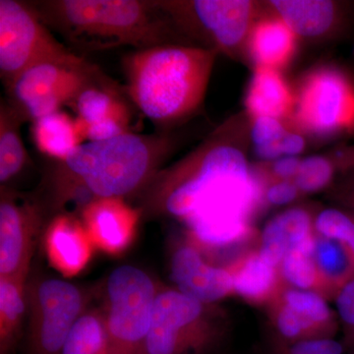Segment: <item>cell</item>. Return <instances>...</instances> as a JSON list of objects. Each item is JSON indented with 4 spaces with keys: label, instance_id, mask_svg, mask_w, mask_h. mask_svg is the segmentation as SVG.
Returning a JSON list of instances; mask_svg holds the SVG:
<instances>
[{
    "label": "cell",
    "instance_id": "obj_38",
    "mask_svg": "<svg viewBox=\"0 0 354 354\" xmlns=\"http://www.w3.org/2000/svg\"><path fill=\"white\" fill-rule=\"evenodd\" d=\"M346 202L351 209V213L354 214V189L346 191Z\"/></svg>",
    "mask_w": 354,
    "mask_h": 354
},
{
    "label": "cell",
    "instance_id": "obj_6",
    "mask_svg": "<svg viewBox=\"0 0 354 354\" xmlns=\"http://www.w3.org/2000/svg\"><path fill=\"white\" fill-rule=\"evenodd\" d=\"M223 334L214 304L160 286L146 344V354H209Z\"/></svg>",
    "mask_w": 354,
    "mask_h": 354
},
{
    "label": "cell",
    "instance_id": "obj_15",
    "mask_svg": "<svg viewBox=\"0 0 354 354\" xmlns=\"http://www.w3.org/2000/svg\"><path fill=\"white\" fill-rule=\"evenodd\" d=\"M171 277L177 290L206 304H215L234 292L227 268L209 265L192 242L179 244L171 257Z\"/></svg>",
    "mask_w": 354,
    "mask_h": 354
},
{
    "label": "cell",
    "instance_id": "obj_13",
    "mask_svg": "<svg viewBox=\"0 0 354 354\" xmlns=\"http://www.w3.org/2000/svg\"><path fill=\"white\" fill-rule=\"evenodd\" d=\"M68 108L82 127L86 141H102L133 132L134 108L124 86L101 68L76 95Z\"/></svg>",
    "mask_w": 354,
    "mask_h": 354
},
{
    "label": "cell",
    "instance_id": "obj_22",
    "mask_svg": "<svg viewBox=\"0 0 354 354\" xmlns=\"http://www.w3.org/2000/svg\"><path fill=\"white\" fill-rule=\"evenodd\" d=\"M24 121L6 99L0 102V184L7 186L31 162L21 127Z\"/></svg>",
    "mask_w": 354,
    "mask_h": 354
},
{
    "label": "cell",
    "instance_id": "obj_18",
    "mask_svg": "<svg viewBox=\"0 0 354 354\" xmlns=\"http://www.w3.org/2000/svg\"><path fill=\"white\" fill-rule=\"evenodd\" d=\"M297 39L279 18L268 11L254 24L245 51L255 67L281 71L295 55Z\"/></svg>",
    "mask_w": 354,
    "mask_h": 354
},
{
    "label": "cell",
    "instance_id": "obj_19",
    "mask_svg": "<svg viewBox=\"0 0 354 354\" xmlns=\"http://www.w3.org/2000/svg\"><path fill=\"white\" fill-rule=\"evenodd\" d=\"M245 104L250 118L272 116L288 120L295 106V92L279 70L255 67L247 90Z\"/></svg>",
    "mask_w": 354,
    "mask_h": 354
},
{
    "label": "cell",
    "instance_id": "obj_33",
    "mask_svg": "<svg viewBox=\"0 0 354 354\" xmlns=\"http://www.w3.org/2000/svg\"><path fill=\"white\" fill-rule=\"evenodd\" d=\"M288 131L285 121L272 116H257L251 118L249 137L253 147H260L281 141Z\"/></svg>",
    "mask_w": 354,
    "mask_h": 354
},
{
    "label": "cell",
    "instance_id": "obj_1",
    "mask_svg": "<svg viewBox=\"0 0 354 354\" xmlns=\"http://www.w3.org/2000/svg\"><path fill=\"white\" fill-rule=\"evenodd\" d=\"M241 122L239 116L225 121L158 172L137 198L143 218L180 221L193 244L213 250L248 241L267 185L249 164Z\"/></svg>",
    "mask_w": 354,
    "mask_h": 354
},
{
    "label": "cell",
    "instance_id": "obj_4",
    "mask_svg": "<svg viewBox=\"0 0 354 354\" xmlns=\"http://www.w3.org/2000/svg\"><path fill=\"white\" fill-rule=\"evenodd\" d=\"M44 24L77 50L185 44L158 0L29 1Z\"/></svg>",
    "mask_w": 354,
    "mask_h": 354
},
{
    "label": "cell",
    "instance_id": "obj_35",
    "mask_svg": "<svg viewBox=\"0 0 354 354\" xmlns=\"http://www.w3.org/2000/svg\"><path fill=\"white\" fill-rule=\"evenodd\" d=\"M300 160L299 157L279 158L270 162V174L274 177V180H293L299 169Z\"/></svg>",
    "mask_w": 354,
    "mask_h": 354
},
{
    "label": "cell",
    "instance_id": "obj_29",
    "mask_svg": "<svg viewBox=\"0 0 354 354\" xmlns=\"http://www.w3.org/2000/svg\"><path fill=\"white\" fill-rule=\"evenodd\" d=\"M319 236L342 242L354 257V214L339 209H322L314 220Z\"/></svg>",
    "mask_w": 354,
    "mask_h": 354
},
{
    "label": "cell",
    "instance_id": "obj_8",
    "mask_svg": "<svg viewBox=\"0 0 354 354\" xmlns=\"http://www.w3.org/2000/svg\"><path fill=\"white\" fill-rule=\"evenodd\" d=\"M91 299L90 290L66 279H29L25 353L62 354L72 328L90 307Z\"/></svg>",
    "mask_w": 354,
    "mask_h": 354
},
{
    "label": "cell",
    "instance_id": "obj_31",
    "mask_svg": "<svg viewBox=\"0 0 354 354\" xmlns=\"http://www.w3.org/2000/svg\"><path fill=\"white\" fill-rule=\"evenodd\" d=\"M276 326L279 334L288 339H306V335L313 334L317 328L297 311L283 304L276 314Z\"/></svg>",
    "mask_w": 354,
    "mask_h": 354
},
{
    "label": "cell",
    "instance_id": "obj_7",
    "mask_svg": "<svg viewBox=\"0 0 354 354\" xmlns=\"http://www.w3.org/2000/svg\"><path fill=\"white\" fill-rule=\"evenodd\" d=\"M177 32L230 57L245 51L259 6L248 0H158Z\"/></svg>",
    "mask_w": 354,
    "mask_h": 354
},
{
    "label": "cell",
    "instance_id": "obj_16",
    "mask_svg": "<svg viewBox=\"0 0 354 354\" xmlns=\"http://www.w3.org/2000/svg\"><path fill=\"white\" fill-rule=\"evenodd\" d=\"M41 241L48 263L64 278L80 274L95 249L80 216L71 213L50 216Z\"/></svg>",
    "mask_w": 354,
    "mask_h": 354
},
{
    "label": "cell",
    "instance_id": "obj_32",
    "mask_svg": "<svg viewBox=\"0 0 354 354\" xmlns=\"http://www.w3.org/2000/svg\"><path fill=\"white\" fill-rule=\"evenodd\" d=\"M337 314L344 329V348L349 354H354V274L346 281L335 297Z\"/></svg>",
    "mask_w": 354,
    "mask_h": 354
},
{
    "label": "cell",
    "instance_id": "obj_14",
    "mask_svg": "<svg viewBox=\"0 0 354 354\" xmlns=\"http://www.w3.org/2000/svg\"><path fill=\"white\" fill-rule=\"evenodd\" d=\"M79 216L95 248L118 256L135 241L143 213L123 198H97Z\"/></svg>",
    "mask_w": 354,
    "mask_h": 354
},
{
    "label": "cell",
    "instance_id": "obj_30",
    "mask_svg": "<svg viewBox=\"0 0 354 354\" xmlns=\"http://www.w3.org/2000/svg\"><path fill=\"white\" fill-rule=\"evenodd\" d=\"M290 235L279 215L274 216L266 223L262 235L259 252L261 257L272 267L278 268L290 251Z\"/></svg>",
    "mask_w": 354,
    "mask_h": 354
},
{
    "label": "cell",
    "instance_id": "obj_26",
    "mask_svg": "<svg viewBox=\"0 0 354 354\" xmlns=\"http://www.w3.org/2000/svg\"><path fill=\"white\" fill-rule=\"evenodd\" d=\"M283 302L313 324L318 330H328L332 326L333 314L329 305L315 291L291 288L283 293Z\"/></svg>",
    "mask_w": 354,
    "mask_h": 354
},
{
    "label": "cell",
    "instance_id": "obj_17",
    "mask_svg": "<svg viewBox=\"0 0 354 354\" xmlns=\"http://www.w3.org/2000/svg\"><path fill=\"white\" fill-rule=\"evenodd\" d=\"M266 6L297 39L325 38L344 23L342 4L330 0H272Z\"/></svg>",
    "mask_w": 354,
    "mask_h": 354
},
{
    "label": "cell",
    "instance_id": "obj_2",
    "mask_svg": "<svg viewBox=\"0 0 354 354\" xmlns=\"http://www.w3.org/2000/svg\"><path fill=\"white\" fill-rule=\"evenodd\" d=\"M169 131L130 132L102 141L85 142L62 162H53L46 177L50 216L74 206L80 215L97 198H138L176 149Z\"/></svg>",
    "mask_w": 354,
    "mask_h": 354
},
{
    "label": "cell",
    "instance_id": "obj_27",
    "mask_svg": "<svg viewBox=\"0 0 354 354\" xmlns=\"http://www.w3.org/2000/svg\"><path fill=\"white\" fill-rule=\"evenodd\" d=\"M337 165L326 156L312 155L301 158L293 179L300 193H315L325 189L334 179Z\"/></svg>",
    "mask_w": 354,
    "mask_h": 354
},
{
    "label": "cell",
    "instance_id": "obj_21",
    "mask_svg": "<svg viewBox=\"0 0 354 354\" xmlns=\"http://www.w3.org/2000/svg\"><path fill=\"white\" fill-rule=\"evenodd\" d=\"M29 274L0 277V354H14L24 337Z\"/></svg>",
    "mask_w": 354,
    "mask_h": 354
},
{
    "label": "cell",
    "instance_id": "obj_9",
    "mask_svg": "<svg viewBox=\"0 0 354 354\" xmlns=\"http://www.w3.org/2000/svg\"><path fill=\"white\" fill-rule=\"evenodd\" d=\"M100 69L82 55L32 65L6 90V101L24 122H34L68 106Z\"/></svg>",
    "mask_w": 354,
    "mask_h": 354
},
{
    "label": "cell",
    "instance_id": "obj_37",
    "mask_svg": "<svg viewBox=\"0 0 354 354\" xmlns=\"http://www.w3.org/2000/svg\"><path fill=\"white\" fill-rule=\"evenodd\" d=\"M337 167L344 169V171H354V147L346 148L342 151V155H337L335 158Z\"/></svg>",
    "mask_w": 354,
    "mask_h": 354
},
{
    "label": "cell",
    "instance_id": "obj_28",
    "mask_svg": "<svg viewBox=\"0 0 354 354\" xmlns=\"http://www.w3.org/2000/svg\"><path fill=\"white\" fill-rule=\"evenodd\" d=\"M279 267L286 281L297 290H313L322 279L313 256L295 249L288 251Z\"/></svg>",
    "mask_w": 354,
    "mask_h": 354
},
{
    "label": "cell",
    "instance_id": "obj_23",
    "mask_svg": "<svg viewBox=\"0 0 354 354\" xmlns=\"http://www.w3.org/2000/svg\"><path fill=\"white\" fill-rule=\"evenodd\" d=\"M234 281V292L250 302H264L278 286L277 268L266 262L259 252H251L227 268Z\"/></svg>",
    "mask_w": 354,
    "mask_h": 354
},
{
    "label": "cell",
    "instance_id": "obj_3",
    "mask_svg": "<svg viewBox=\"0 0 354 354\" xmlns=\"http://www.w3.org/2000/svg\"><path fill=\"white\" fill-rule=\"evenodd\" d=\"M218 55L193 44L133 50L122 58L128 97L137 111L169 131L201 108Z\"/></svg>",
    "mask_w": 354,
    "mask_h": 354
},
{
    "label": "cell",
    "instance_id": "obj_39",
    "mask_svg": "<svg viewBox=\"0 0 354 354\" xmlns=\"http://www.w3.org/2000/svg\"><path fill=\"white\" fill-rule=\"evenodd\" d=\"M349 172H351V174H353V176H351L353 177V180L351 181V185L348 186V190L354 189V171Z\"/></svg>",
    "mask_w": 354,
    "mask_h": 354
},
{
    "label": "cell",
    "instance_id": "obj_5",
    "mask_svg": "<svg viewBox=\"0 0 354 354\" xmlns=\"http://www.w3.org/2000/svg\"><path fill=\"white\" fill-rule=\"evenodd\" d=\"M160 286L136 266L122 265L109 274L101 307L109 354H146Z\"/></svg>",
    "mask_w": 354,
    "mask_h": 354
},
{
    "label": "cell",
    "instance_id": "obj_10",
    "mask_svg": "<svg viewBox=\"0 0 354 354\" xmlns=\"http://www.w3.org/2000/svg\"><path fill=\"white\" fill-rule=\"evenodd\" d=\"M76 55L60 43L29 1L0 0V78L4 88L32 65Z\"/></svg>",
    "mask_w": 354,
    "mask_h": 354
},
{
    "label": "cell",
    "instance_id": "obj_24",
    "mask_svg": "<svg viewBox=\"0 0 354 354\" xmlns=\"http://www.w3.org/2000/svg\"><path fill=\"white\" fill-rule=\"evenodd\" d=\"M313 259L321 278L337 291L354 274V257L342 242L316 237Z\"/></svg>",
    "mask_w": 354,
    "mask_h": 354
},
{
    "label": "cell",
    "instance_id": "obj_25",
    "mask_svg": "<svg viewBox=\"0 0 354 354\" xmlns=\"http://www.w3.org/2000/svg\"><path fill=\"white\" fill-rule=\"evenodd\" d=\"M62 354H109L102 308L88 307L65 342Z\"/></svg>",
    "mask_w": 354,
    "mask_h": 354
},
{
    "label": "cell",
    "instance_id": "obj_20",
    "mask_svg": "<svg viewBox=\"0 0 354 354\" xmlns=\"http://www.w3.org/2000/svg\"><path fill=\"white\" fill-rule=\"evenodd\" d=\"M31 137L37 150L53 162H62L87 142L75 116L62 109L32 122Z\"/></svg>",
    "mask_w": 354,
    "mask_h": 354
},
{
    "label": "cell",
    "instance_id": "obj_40",
    "mask_svg": "<svg viewBox=\"0 0 354 354\" xmlns=\"http://www.w3.org/2000/svg\"><path fill=\"white\" fill-rule=\"evenodd\" d=\"M344 353H346V351H342V353H341V351H339V353H335V354H344Z\"/></svg>",
    "mask_w": 354,
    "mask_h": 354
},
{
    "label": "cell",
    "instance_id": "obj_34",
    "mask_svg": "<svg viewBox=\"0 0 354 354\" xmlns=\"http://www.w3.org/2000/svg\"><path fill=\"white\" fill-rule=\"evenodd\" d=\"M300 191L293 180H272L266 186L264 201L272 206H285L297 199Z\"/></svg>",
    "mask_w": 354,
    "mask_h": 354
},
{
    "label": "cell",
    "instance_id": "obj_11",
    "mask_svg": "<svg viewBox=\"0 0 354 354\" xmlns=\"http://www.w3.org/2000/svg\"><path fill=\"white\" fill-rule=\"evenodd\" d=\"M290 120L297 131L327 138L354 131V81L342 70H312L295 92Z\"/></svg>",
    "mask_w": 354,
    "mask_h": 354
},
{
    "label": "cell",
    "instance_id": "obj_36",
    "mask_svg": "<svg viewBox=\"0 0 354 354\" xmlns=\"http://www.w3.org/2000/svg\"><path fill=\"white\" fill-rule=\"evenodd\" d=\"M283 157H299L306 148L304 134L297 130H288L281 142Z\"/></svg>",
    "mask_w": 354,
    "mask_h": 354
},
{
    "label": "cell",
    "instance_id": "obj_12",
    "mask_svg": "<svg viewBox=\"0 0 354 354\" xmlns=\"http://www.w3.org/2000/svg\"><path fill=\"white\" fill-rule=\"evenodd\" d=\"M41 199L0 188V277L30 274L31 261L48 221Z\"/></svg>",
    "mask_w": 354,
    "mask_h": 354
}]
</instances>
